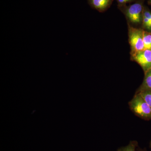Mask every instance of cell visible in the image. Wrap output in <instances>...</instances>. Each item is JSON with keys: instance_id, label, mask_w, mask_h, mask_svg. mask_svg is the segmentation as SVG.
<instances>
[{"instance_id": "cell-1", "label": "cell", "mask_w": 151, "mask_h": 151, "mask_svg": "<svg viewBox=\"0 0 151 151\" xmlns=\"http://www.w3.org/2000/svg\"><path fill=\"white\" fill-rule=\"evenodd\" d=\"M129 105L136 116L145 120L151 119V108L139 93H136Z\"/></svg>"}, {"instance_id": "cell-2", "label": "cell", "mask_w": 151, "mask_h": 151, "mask_svg": "<svg viewBox=\"0 0 151 151\" xmlns=\"http://www.w3.org/2000/svg\"><path fill=\"white\" fill-rule=\"evenodd\" d=\"M143 33V30L129 27V40L132 48V54L145 50Z\"/></svg>"}, {"instance_id": "cell-3", "label": "cell", "mask_w": 151, "mask_h": 151, "mask_svg": "<svg viewBox=\"0 0 151 151\" xmlns=\"http://www.w3.org/2000/svg\"><path fill=\"white\" fill-rule=\"evenodd\" d=\"M132 54V58L137 63L145 73L151 69V50H145Z\"/></svg>"}, {"instance_id": "cell-4", "label": "cell", "mask_w": 151, "mask_h": 151, "mask_svg": "<svg viewBox=\"0 0 151 151\" xmlns=\"http://www.w3.org/2000/svg\"><path fill=\"white\" fill-rule=\"evenodd\" d=\"M142 6L141 4H132L127 9V17L133 23H140L142 20Z\"/></svg>"}, {"instance_id": "cell-5", "label": "cell", "mask_w": 151, "mask_h": 151, "mask_svg": "<svg viewBox=\"0 0 151 151\" xmlns=\"http://www.w3.org/2000/svg\"><path fill=\"white\" fill-rule=\"evenodd\" d=\"M145 90H151V69L145 73L142 84L136 92Z\"/></svg>"}, {"instance_id": "cell-6", "label": "cell", "mask_w": 151, "mask_h": 151, "mask_svg": "<svg viewBox=\"0 0 151 151\" xmlns=\"http://www.w3.org/2000/svg\"><path fill=\"white\" fill-rule=\"evenodd\" d=\"M111 0H92L94 7L100 10H103L109 5Z\"/></svg>"}, {"instance_id": "cell-7", "label": "cell", "mask_w": 151, "mask_h": 151, "mask_svg": "<svg viewBox=\"0 0 151 151\" xmlns=\"http://www.w3.org/2000/svg\"><path fill=\"white\" fill-rule=\"evenodd\" d=\"M143 42L145 50H151V32L144 31Z\"/></svg>"}, {"instance_id": "cell-8", "label": "cell", "mask_w": 151, "mask_h": 151, "mask_svg": "<svg viewBox=\"0 0 151 151\" xmlns=\"http://www.w3.org/2000/svg\"><path fill=\"white\" fill-rule=\"evenodd\" d=\"M138 146L137 141H131L127 145L120 148L117 151H136Z\"/></svg>"}, {"instance_id": "cell-9", "label": "cell", "mask_w": 151, "mask_h": 151, "mask_svg": "<svg viewBox=\"0 0 151 151\" xmlns=\"http://www.w3.org/2000/svg\"><path fill=\"white\" fill-rule=\"evenodd\" d=\"M139 93L151 108V90H145L136 92Z\"/></svg>"}, {"instance_id": "cell-10", "label": "cell", "mask_w": 151, "mask_h": 151, "mask_svg": "<svg viewBox=\"0 0 151 151\" xmlns=\"http://www.w3.org/2000/svg\"><path fill=\"white\" fill-rule=\"evenodd\" d=\"M131 1H132V0H118L119 2L121 3V4H125V3H127Z\"/></svg>"}, {"instance_id": "cell-11", "label": "cell", "mask_w": 151, "mask_h": 151, "mask_svg": "<svg viewBox=\"0 0 151 151\" xmlns=\"http://www.w3.org/2000/svg\"><path fill=\"white\" fill-rule=\"evenodd\" d=\"M138 151H147V150L145 149H141V148L138 147L137 148Z\"/></svg>"}, {"instance_id": "cell-12", "label": "cell", "mask_w": 151, "mask_h": 151, "mask_svg": "<svg viewBox=\"0 0 151 151\" xmlns=\"http://www.w3.org/2000/svg\"><path fill=\"white\" fill-rule=\"evenodd\" d=\"M147 29L148 30L151 31V22L150 23Z\"/></svg>"}, {"instance_id": "cell-13", "label": "cell", "mask_w": 151, "mask_h": 151, "mask_svg": "<svg viewBox=\"0 0 151 151\" xmlns=\"http://www.w3.org/2000/svg\"><path fill=\"white\" fill-rule=\"evenodd\" d=\"M149 3L151 4V0H149Z\"/></svg>"}, {"instance_id": "cell-14", "label": "cell", "mask_w": 151, "mask_h": 151, "mask_svg": "<svg viewBox=\"0 0 151 151\" xmlns=\"http://www.w3.org/2000/svg\"><path fill=\"white\" fill-rule=\"evenodd\" d=\"M150 147L151 148V141L150 142Z\"/></svg>"}]
</instances>
